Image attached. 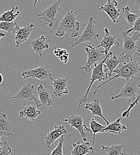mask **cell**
Listing matches in <instances>:
<instances>
[{
	"label": "cell",
	"mask_w": 140,
	"mask_h": 155,
	"mask_svg": "<svg viewBox=\"0 0 140 155\" xmlns=\"http://www.w3.org/2000/svg\"><path fill=\"white\" fill-rule=\"evenodd\" d=\"M77 15L78 13L76 10H68L60 20L55 32V35L58 37H62L67 34L73 38L78 37L81 25L80 22L77 21Z\"/></svg>",
	"instance_id": "cell-1"
},
{
	"label": "cell",
	"mask_w": 140,
	"mask_h": 155,
	"mask_svg": "<svg viewBox=\"0 0 140 155\" xmlns=\"http://www.w3.org/2000/svg\"><path fill=\"white\" fill-rule=\"evenodd\" d=\"M119 29L123 40L122 53L120 54L119 58L123 63H125L133 60L132 58L133 55L140 56V47L137 45L140 38V32H134L133 35L129 37L121 28H119Z\"/></svg>",
	"instance_id": "cell-2"
},
{
	"label": "cell",
	"mask_w": 140,
	"mask_h": 155,
	"mask_svg": "<svg viewBox=\"0 0 140 155\" xmlns=\"http://www.w3.org/2000/svg\"><path fill=\"white\" fill-rule=\"evenodd\" d=\"M139 72H140V63L139 62L134 60H131L129 62L123 63V66L120 68L116 69L113 71V73L116 74V75L100 85L97 88V89L94 91L92 94H95L100 88L113 79H118L119 78H122L126 79V81H128L131 78L137 76V74Z\"/></svg>",
	"instance_id": "cell-3"
},
{
	"label": "cell",
	"mask_w": 140,
	"mask_h": 155,
	"mask_svg": "<svg viewBox=\"0 0 140 155\" xmlns=\"http://www.w3.org/2000/svg\"><path fill=\"white\" fill-rule=\"evenodd\" d=\"M140 91V78L135 76L126 81L125 85L121 89L120 93L113 96L111 100H116L119 98H124L128 100L129 104L132 103L137 98Z\"/></svg>",
	"instance_id": "cell-4"
},
{
	"label": "cell",
	"mask_w": 140,
	"mask_h": 155,
	"mask_svg": "<svg viewBox=\"0 0 140 155\" xmlns=\"http://www.w3.org/2000/svg\"><path fill=\"white\" fill-rule=\"evenodd\" d=\"M81 45L86 47L85 51L87 57V60L86 62H82L83 63H84V66L80 68V69H84L86 72L89 73L91 71L92 65L97 64V63H100L102 62L107 56L105 55L104 51L101 50V48H97L86 44H81Z\"/></svg>",
	"instance_id": "cell-5"
},
{
	"label": "cell",
	"mask_w": 140,
	"mask_h": 155,
	"mask_svg": "<svg viewBox=\"0 0 140 155\" xmlns=\"http://www.w3.org/2000/svg\"><path fill=\"white\" fill-rule=\"evenodd\" d=\"M109 79L108 72L104 68V60L98 64H95V67L93 68L91 74V78L90 79V84L88 88L84 94V96L79 98V103L78 104V110H80L81 104L87 100L88 94L92 88V85L95 81H104Z\"/></svg>",
	"instance_id": "cell-6"
},
{
	"label": "cell",
	"mask_w": 140,
	"mask_h": 155,
	"mask_svg": "<svg viewBox=\"0 0 140 155\" xmlns=\"http://www.w3.org/2000/svg\"><path fill=\"white\" fill-rule=\"evenodd\" d=\"M62 1L60 0L54 2L37 15V17H39L41 19L40 22L42 23L43 26L47 25L49 28H52L54 26V23L61 11L60 5Z\"/></svg>",
	"instance_id": "cell-7"
},
{
	"label": "cell",
	"mask_w": 140,
	"mask_h": 155,
	"mask_svg": "<svg viewBox=\"0 0 140 155\" xmlns=\"http://www.w3.org/2000/svg\"><path fill=\"white\" fill-rule=\"evenodd\" d=\"M22 77L26 79L29 78L41 81H46L50 79L53 81V69L49 66H40L35 69H31L24 71L22 74Z\"/></svg>",
	"instance_id": "cell-8"
},
{
	"label": "cell",
	"mask_w": 140,
	"mask_h": 155,
	"mask_svg": "<svg viewBox=\"0 0 140 155\" xmlns=\"http://www.w3.org/2000/svg\"><path fill=\"white\" fill-rule=\"evenodd\" d=\"M96 22L93 17L89 18L88 20V23L86 27L85 28L84 31L81 34L80 38L74 42H71V47L74 48L78 45L79 44H83L85 42H92L94 41L97 40L100 37V35L98 34L95 25Z\"/></svg>",
	"instance_id": "cell-9"
},
{
	"label": "cell",
	"mask_w": 140,
	"mask_h": 155,
	"mask_svg": "<svg viewBox=\"0 0 140 155\" xmlns=\"http://www.w3.org/2000/svg\"><path fill=\"white\" fill-rule=\"evenodd\" d=\"M36 81V80L34 79L32 83L23 85L18 93L13 97V98L25 102L34 101L38 108L41 107L39 99L37 97V93L34 91V82Z\"/></svg>",
	"instance_id": "cell-10"
},
{
	"label": "cell",
	"mask_w": 140,
	"mask_h": 155,
	"mask_svg": "<svg viewBox=\"0 0 140 155\" xmlns=\"http://www.w3.org/2000/svg\"><path fill=\"white\" fill-rule=\"evenodd\" d=\"M64 122H68L72 128H76L80 133V137L84 142L87 141V133L92 134V132L88 127L84 125L83 117L77 115H71L67 119H63Z\"/></svg>",
	"instance_id": "cell-11"
},
{
	"label": "cell",
	"mask_w": 140,
	"mask_h": 155,
	"mask_svg": "<svg viewBox=\"0 0 140 155\" xmlns=\"http://www.w3.org/2000/svg\"><path fill=\"white\" fill-rule=\"evenodd\" d=\"M118 2L116 1L108 0L107 4L100 7L99 9L104 12L110 18L114 24L119 23V17L121 16L120 10L117 8Z\"/></svg>",
	"instance_id": "cell-12"
},
{
	"label": "cell",
	"mask_w": 140,
	"mask_h": 155,
	"mask_svg": "<svg viewBox=\"0 0 140 155\" xmlns=\"http://www.w3.org/2000/svg\"><path fill=\"white\" fill-rule=\"evenodd\" d=\"M23 26L20 28L15 37V42L16 44V48H18L20 44L24 43L25 42H28V39L29 38L34 28H35V25L32 23L28 24L25 21H23Z\"/></svg>",
	"instance_id": "cell-13"
},
{
	"label": "cell",
	"mask_w": 140,
	"mask_h": 155,
	"mask_svg": "<svg viewBox=\"0 0 140 155\" xmlns=\"http://www.w3.org/2000/svg\"><path fill=\"white\" fill-rule=\"evenodd\" d=\"M104 36L101 39L100 44L95 47L97 48L102 47L105 49L104 52L106 56L109 53V51L113 45H116L118 47H120L119 42L117 41V37L116 36H113L110 34V32L108 28L104 29Z\"/></svg>",
	"instance_id": "cell-14"
},
{
	"label": "cell",
	"mask_w": 140,
	"mask_h": 155,
	"mask_svg": "<svg viewBox=\"0 0 140 155\" xmlns=\"http://www.w3.org/2000/svg\"><path fill=\"white\" fill-rule=\"evenodd\" d=\"M67 134V131L63 125L55 126L53 130L47 133L44 139L45 141V147L49 149L51 145L58 138Z\"/></svg>",
	"instance_id": "cell-15"
},
{
	"label": "cell",
	"mask_w": 140,
	"mask_h": 155,
	"mask_svg": "<svg viewBox=\"0 0 140 155\" xmlns=\"http://www.w3.org/2000/svg\"><path fill=\"white\" fill-rule=\"evenodd\" d=\"M68 78H58L50 83L53 87V93L56 97H61L63 94H68Z\"/></svg>",
	"instance_id": "cell-16"
},
{
	"label": "cell",
	"mask_w": 140,
	"mask_h": 155,
	"mask_svg": "<svg viewBox=\"0 0 140 155\" xmlns=\"http://www.w3.org/2000/svg\"><path fill=\"white\" fill-rule=\"evenodd\" d=\"M120 63H123V62L120 58L115 56L113 52H109L104 59V68L108 72L109 79L111 78L113 71Z\"/></svg>",
	"instance_id": "cell-17"
},
{
	"label": "cell",
	"mask_w": 140,
	"mask_h": 155,
	"mask_svg": "<svg viewBox=\"0 0 140 155\" xmlns=\"http://www.w3.org/2000/svg\"><path fill=\"white\" fill-rule=\"evenodd\" d=\"M37 93L41 106H53V103L51 97V92L48 88L44 87L42 84H40L37 88Z\"/></svg>",
	"instance_id": "cell-18"
},
{
	"label": "cell",
	"mask_w": 140,
	"mask_h": 155,
	"mask_svg": "<svg viewBox=\"0 0 140 155\" xmlns=\"http://www.w3.org/2000/svg\"><path fill=\"white\" fill-rule=\"evenodd\" d=\"M84 109L90 111V115L92 116H97L101 117L108 125L110 124V122L106 119V118L102 114V108L101 106L100 100L98 97L93 100L92 103H86L84 106Z\"/></svg>",
	"instance_id": "cell-19"
},
{
	"label": "cell",
	"mask_w": 140,
	"mask_h": 155,
	"mask_svg": "<svg viewBox=\"0 0 140 155\" xmlns=\"http://www.w3.org/2000/svg\"><path fill=\"white\" fill-rule=\"evenodd\" d=\"M73 149L70 155H86L89 153H94L95 152L94 147L91 146L90 143L87 141L84 143L80 141L73 143Z\"/></svg>",
	"instance_id": "cell-20"
},
{
	"label": "cell",
	"mask_w": 140,
	"mask_h": 155,
	"mask_svg": "<svg viewBox=\"0 0 140 155\" xmlns=\"http://www.w3.org/2000/svg\"><path fill=\"white\" fill-rule=\"evenodd\" d=\"M13 125L10 119H8L7 114L0 109V132L5 137H11L14 136L12 130Z\"/></svg>",
	"instance_id": "cell-21"
},
{
	"label": "cell",
	"mask_w": 140,
	"mask_h": 155,
	"mask_svg": "<svg viewBox=\"0 0 140 155\" xmlns=\"http://www.w3.org/2000/svg\"><path fill=\"white\" fill-rule=\"evenodd\" d=\"M46 41V37L44 35H41L39 38L35 39L29 42L32 50L40 57L42 56L44 50L49 48V44Z\"/></svg>",
	"instance_id": "cell-22"
},
{
	"label": "cell",
	"mask_w": 140,
	"mask_h": 155,
	"mask_svg": "<svg viewBox=\"0 0 140 155\" xmlns=\"http://www.w3.org/2000/svg\"><path fill=\"white\" fill-rule=\"evenodd\" d=\"M41 114L37 106L28 105L25 107L19 112V116L23 117L30 120H34Z\"/></svg>",
	"instance_id": "cell-23"
},
{
	"label": "cell",
	"mask_w": 140,
	"mask_h": 155,
	"mask_svg": "<svg viewBox=\"0 0 140 155\" xmlns=\"http://www.w3.org/2000/svg\"><path fill=\"white\" fill-rule=\"evenodd\" d=\"M120 121H121V117H119V119L116 120L114 122L106 126V127L103 130H102L101 133H114V134H120L124 130L127 129V127L125 125L121 124Z\"/></svg>",
	"instance_id": "cell-24"
},
{
	"label": "cell",
	"mask_w": 140,
	"mask_h": 155,
	"mask_svg": "<svg viewBox=\"0 0 140 155\" xmlns=\"http://www.w3.org/2000/svg\"><path fill=\"white\" fill-rule=\"evenodd\" d=\"M20 14L19 7H13L10 10L4 12L0 16V22H12L14 21L15 19Z\"/></svg>",
	"instance_id": "cell-25"
},
{
	"label": "cell",
	"mask_w": 140,
	"mask_h": 155,
	"mask_svg": "<svg viewBox=\"0 0 140 155\" xmlns=\"http://www.w3.org/2000/svg\"><path fill=\"white\" fill-rule=\"evenodd\" d=\"M20 27L16 21L0 22V30L4 31L11 34H16Z\"/></svg>",
	"instance_id": "cell-26"
},
{
	"label": "cell",
	"mask_w": 140,
	"mask_h": 155,
	"mask_svg": "<svg viewBox=\"0 0 140 155\" xmlns=\"http://www.w3.org/2000/svg\"><path fill=\"white\" fill-rule=\"evenodd\" d=\"M130 10H131L130 6H126L122 8V12L124 15V18L126 20L128 23L131 26H134L135 22L140 17V15L131 13Z\"/></svg>",
	"instance_id": "cell-27"
},
{
	"label": "cell",
	"mask_w": 140,
	"mask_h": 155,
	"mask_svg": "<svg viewBox=\"0 0 140 155\" xmlns=\"http://www.w3.org/2000/svg\"><path fill=\"white\" fill-rule=\"evenodd\" d=\"M123 147V144H113L110 147L101 146L102 150L105 152L107 155H123V153L122 152Z\"/></svg>",
	"instance_id": "cell-28"
},
{
	"label": "cell",
	"mask_w": 140,
	"mask_h": 155,
	"mask_svg": "<svg viewBox=\"0 0 140 155\" xmlns=\"http://www.w3.org/2000/svg\"><path fill=\"white\" fill-rule=\"evenodd\" d=\"M90 128V130L93 134L94 138H93V147L95 144V136L97 133H101L102 130H103L106 127L104 125H102L100 123L97 122L94 118H92L90 122L89 126H87Z\"/></svg>",
	"instance_id": "cell-29"
},
{
	"label": "cell",
	"mask_w": 140,
	"mask_h": 155,
	"mask_svg": "<svg viewBox=\"0 0 140 155\" xmlns=\"http://www.w3.org/2000/svg\"><path fill=\"white\" fill-rule=\"evenodd\" d=\"M54 48L53 53L56 57L59 58L61 61L63 62L64 64H67L69 60V54L68 51L63 48H56L55 47Z\"/></svg>",
	"instance_id": "cell-30"
},
{
	"label": "cell",
	"mask_w": 140,
	"mask_h": 155,
	"mask_svg": "<svg viewBox=\"0 0 140 155\" xmlns=\"http://www.w3.org/2000/svg\"><path fill=\"white\" fill-rule=\"evenodd\" d=\"M65 141V138L64 136L61 137L58 146L52 152L50 155H63V143Z\"/></svg>",
	"instance_id": "cell-31"
},
{
	"label": "cell",
	"mask_w": 140,
	"mask_h": 155,
	"mask_svg": "<svg viewBox=\"0 0 140 155\" xmlns=\"http://www.w3.org/2000/svg\"><path fill=\"white\" fill-rule=\"evenodd\" d=\"M139 101H140V93H138V96L137 97L136 100L132 103L129 104V107H128V109L126 110H125V112H123L122 113L121 117H128L129 116V115H130V112H131V109L133 107H134V106L135 105H137L139 103Z\"/></svg>",
	"instance_id": "cell-32"
},
{
	"label": "cell",
	"mask_w": 140,
	"mask_h": 155,
	"mask_svg": "<svg viewBox=\"0 0 140 155\" xmlns=\"http://www.w3.org/2000/svg\"><path fill=\"white\" fill-rule=\"evenodd\" d=\"M12 153V149L10 148L8 142L4 140L2 142V147L0 150V155H10Z\"/></svg>",
	"instance_id": "cell-33"
},
{
	"label": "cell",
	"mask_w": 140,
	"mask_h": 155,
	"mask_svg": "<svg viewBox=\"0 0 140 155\" xmlns=\"http://www.w3.org/2000/svg\"><path fill=\"white\" fill-rule=\"evenodd\" d=\"M125 32L127 35H128L129 34H130L132 32H140V16L138 18V19L137 20V21L135 22L133 27L131 29L126 30Z\"/></svg>",
	"instance_id": "cell-34"
},
{
	"label": "cell",
	"mask_w": 140,
	"mask_h": 155,
	"mask_svg": "<svg viewBox=\"0 0 140 155\" xmlns=\"http://www.w3.org/2000/svg\"><path fill=\"white\" fill-rule=\"evenodd\" d=\"M133 3L134 4V5H135V7H140V0H132Z\"/></svg>",
	"instance_id": "cell-35"
},
{
	"label": "cell",
	"mask_w": 140,
	"mask_h": 155,
	"mask_svg": "<svg viewBox=\"0 0 140 155\" xmlns=\"http://www.w3.org/2000/svg\"><path fill=\"white\" fill-rule=\"evenodd\" d=\"M5 37V34L2 32H0V40L2 37Z\"/></svg>",
	"instance_id": "cell-36"
},
{
	"label": "cell",
	"mask_w": 140,
	"mask_h": 155,
	"mask_svg": "<svg viewBox=\"0 0 140 155\" xmlns=\"http://www.w3.org/2000/svg\"><path fill=\"white\" fill-rule=\"evenodd\" d=\"M2 82H3V77H2V75L0 74V84H2Z\"/></svg>",
	"instance_id": "cell-37"
},
{
	"label": "cell",
	"mask_w": 140,
	"mask_h": 155,
	"mask_svg": "<svg viewBox=\"0 0 140 155\" xmlns=\"http://www.w3.org/2000/svg\"><path fill=\"white\" fill-rule=\"evenodd\" d=\"M3 135H4V134H3V133H1V132H0V143H2V142L1 141V137H2V136H3Z\"/></svg>",
	"instance_id": "cell-38"
},
{
	"label": "cell",
	"mask_w": 140,
	"mask_h": 155,
	"mask_svg": "<svg viewBox=\"0 0 140 155\" xmlns=\"http://www.w3.org/2000/svg\"><path fill=\"white\" fill-rule=\"evenodd\" d=\"M137 45L140 48V41H138V42H137Z\"/></svg>",
	"instance_id": "cell-39"
},
{
	"label": "cell",
	"mask_w": 140,
	"mask_h": 155,
	"mask_svg": "<svg viewBox=\"0 0 140 155\" xmlns=\"http://www.w3.org/2000/svg\"><path fill=\"white\" fill-rule=\"evenodd\" d=\"M1 147H2V143H0V150H1Z\"/></svg>",
	"instance_id": "cell-40"
},
{
	"label": "cell",
	"mask_w": 140,
	"mask_h": 155,
	"mask_svg": "<svg viewBox=\"0 0 140 155\" xmlns=\"http://www.w3.org/2000/svg\"><path fill=\"white\" fill-rule=\"evenodd\" d=\"M136 155V154H135V155Z\"/></svg>",
	"instance_id": "cell-41"
}]
</instances>
